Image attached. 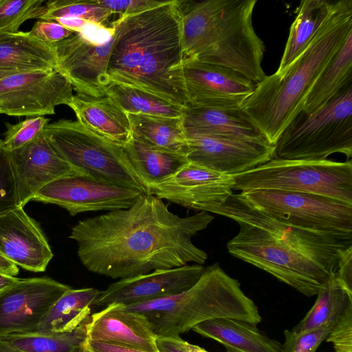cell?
I'll return each mask as SVG.
<instances>
[{
	"instance_id": "6da1fadb",
	"label": "cell",
	"mask_w": 352,
	"mask_h": 352,
	"mask_svg": "<svg viewBox=\"0 0 352 352\" xmlns=\"http://www.w3.org/2000/svg\"><path fill=\"white\" fill-rule=\"evenodd\" d=\"M213 219L206 212L180 217L162 199L142 193L128 208L78 221L69 238L87 270L120 280L189 262L204 264L208 255L192 239Z\"/></svg>"
},
{
	"instance_id": "7a4b0ae2",
	"label": "cell",
	"mask_w": 352,
	"mask_h": 352,
	"mask_svg": "<svg viewBox=\"0 0 352 352\" xmlns=\"http://www.w3.org/2000/svg\"><path fill=\"white\" fill-rule=\"evenodd\" d=\"M109 24L115 28L107 69L111 83L138 88L185 107L178 1H166Z\"/></svg>"
},
{
	"instance_id": "3957f363",
	"label": "cell",
	"mask_w": 352,
	"mask_h": 352,
	"mask_svg": "<svg viewBox=\"0 0 352 352\" xmlns=\"http://www.w3.org/2000/svg\"><path fill=\"white\" fill-rule=\"evenodd\" d=\"M352 32V0H338L331 14L306 48L281 74L257 82L241 109L272 146L302 110L324 68Z\"/></svg>"
},
{
	"instance_id": "277c9868",
	"label": "cell",
	"mask_w": 352,
	"mask_h": 352,
	"mask_svg": "<svg viewBox=\"0 0 352 352\" xmlns=\"http://www.w3.org/2000/svg\"><path fill=\"white\" fill-rule=\"evenodd\" d=\"M256 0L178 1L184 60L195 59L237 71L257 83L265 46L252 22Z\"/></svg>"
},
{
	"instance_id": "5b68a950",
	"label": "cell",
	"mask_w": 352,
	"mask_h": 352,
	"mask_svg": "<svg viewBox=\"0 0 352 352\" xmlns=\"http://www.w3.org/2000/svg\"><path fill=\"white\" fill-rule=\"evenodd\" d=\"M120 307L144 315L157 337L180 336L216 318L237 319L255 325L261 321L254 301L218 263L206 267L197 283L181 293Z\"/></svg>"
},
{
	"instance_id": "8992f818",
	"label": "cell",
	"mask_w": 352,
	"mask_h": 352,
	"mask_svg": "<svg viewBox=\"0 0 352 352\" xmlns=\"http://www.w3.org/2000/svg\"><path fill=\"white\" fill-rule=\"evenodd\" d=\"M43 133L58 155L76 173L97 182L147 194L123 146L77 120L48 123Z\"/></svg>"
},
{
	"instance_id": "52a82bcc",
	"label": "cell",
	"mask_w": 352,
	"mask_h": 352,
	"mask_svg": "<svg viewBox=\"0 0 352 352\" xmlns=\"http://www.w3.org/2000/svg\"><path fill=\"white\" fill-rule=\"evenodd\" d=\"M337 153L352 156V83L318 110L301 111L280 136L274 157L322 160Z\"/></svg>"
},
{
	"instance_id": "ba28073f",
	"label": "cell",
	"mask_w": 352,
	"mask_h": 352,
	"mask_svg": "<svg viewBox=\"0 0 352 352\" xmlns=\"http://www.w3.org/2000/svg\"><path fill=\"white\" fill-rule=\"evenodd\" d=\"M236 235L227 243L228 252L274 276L311 297L324 288L333 272L292 245L241 220Z\"/></svg>"
},
{
	"instance_id": "9c48e42d",
	"label": "cell",
	"mask_w": 352,
	"mask_h": 352,
	"mask_svg": "<svg viewBox=\"0 0 352 352\" xmlns=\"http://www.w3.org/2000/svg\"><path fill=\"white\" fill-rule=\"evenodd\" d=\"M233 190H279L312 193L352 204V162L272 158L233 176Z\"/></svg>"
},
{
	"instance_id": "30bf717a",
	"label": "cell",
	"mask_w": 352,
	"mask_h": 352,
	"mask_svg": "<svg viewBox=\"0 0 352 352\" xmlns=\"http://www.w3.org/2000/svg\"><path fill=\"white\" fill-rule=\"evenodd\" d=\"M239 194L256 210L287 225L331 234H352V204L327 196L287 190Z\"/></svg>"
},
{
	"instance_id": "8fae6325",
	"label": "cell",
	"mask_w": 352,
	"mask_h": 352,
	"mask_svg": "<svg viewBox=\"0 0 352 352\" xmlns=\"http://www.w3.org/2000/svg\"><path fill=\"white\" fill-rule=\"evenodd\" d=\"M114 37L112 25L89 21L80 32L54 43L57 71L77 94L106 95L111 84L107 69Z\"/></svg>"
},
{
	"instance_id": "7c38bea8",
	"label": "cell",
	"mask_w": 352,
	"mask_h": 352,
	"mask_svg": "<svg viewBox=\"0 0 352 352\" xmlns=\"http://www.w3.org/2000/svg\"><path fill=\"white\" fill-rule=\"evenodd\" d=\"M212 212L234 221L241 220L263 229L333 272H336L340 253L352 247V234H331L279 222L254 209L239 193H232L224 204Z\"/></svg>"
},
{
	"instance_id": "4fadbf2b",
	"label": "cell",
	"mask_w": 352,
	"mask_h": 352,
	"mask_svg": "<svg viewBox=\"0 0 352 352\" xmlns=\"http://www.w3.org/2000/svg\"><path fill=\"white\" fill-rule=\"evenodd\" d=\"M73 90L57 70L11 74L0 78V114L28 118L54 114L56 107L68 106Z\"/></svg>"
},
{
	"instance_id": "5bb4252c",
	"label": "cell",
	"mask_w": 352,
	"mask_h": 352,
	"mask_svg": "<svg viewBox=\"0 0 352 352\" xmlns=\"http://www.w3.org/2000/svg\"><path fill=\"white\" fill-rule=\"evenodd\" d=\"M186 106L239 109L256 83L240 72L195 59L183 61Z\"/></svg>"
},
{
	"instance_id": "9a60e30c",
	"label": "cell",
	"mask_w": 352,
	"mask_h": 352,
	"mask_svg": "<svg viewBox=\"0 0 352 352\" xmlns=\"http://www.w3.org/2000/svg\"><path fill=\"white\" fill-rule=\"evenodd\" d=\"M142 193L74 173L48 183L32 200L56 204L74 216L85 212L126 209Z\"/></svg>"
},
{
	"instance_id": "2e32d148",
	"label": "cell",
	"mask_w": 352,
	"mask_h": 352,
	"mask_svg": "<svg viewBox=\"0 0 352 352\" xmlns=\"http://www.w3.org/2000/svg\"><path fill=\"white\" fill-rule=\"evenodd\" d=\"M69 286L52 278L19 279L0 292V338L36 331Z\"/></svg>"
},
{
	"instance_id": "e0dca14e",
	"label": "cell",
	"mask_w": 352,
	"mask_h": 352,
	"mask_svg": "<svg viewBox=\"0 0 352 352\" xmlns=\"http://www.w3.org/2000/svg\"><path fill=\"white\" fill-rule=\"evenodd\" d=\"M234 179L188 162L170 177L148 188V194L184 208L212 212L233 193Z\"/></svg>"
},
{
	"instance_id": "ac0fdd59",
	"label": "cell",
	"mask_w": 352,
	"mask_h": 352,
	"mask_svg": "<svg viewBox=\"0 0 352 352\" xmlns=\"http://www.w3.org/2000/svg\"><path fill=\"white\" fill-rule=\"evenodd\" d=\"M188 162L234 176L274 157L275 146L265 138L186 137Z\"/></svg>"
},
{
	"instance_id": "d6986e66",
	"label": "cell",
	"mask_w": 352,
	"mask_h": 352,
	"mask_svg": "<svg viewBox=\"0 0 352 352\" xmlns=\"http://www.w3.org/2000/svg\"><path fill=\"white\" fill-rule=\"evenodd\" d=\"M204 269L186 265L120 279L101 291L95 306H126L181 293L197 283Z\"/></svg>"
},
{
	"instance_id": "ffe728a7",
	"label": "cell",
	"mask_w": 352,
	"mask_h": 352,
	"mask_svg": "<svg viewBox=\"0 0 352 352\" xmlns=\"http://www.w3.org/2000/svg\"><path fill=\"white\" fill-rule=\"evenodd\" d=\"M9 155L22 207L48 183L76 173L55 152L43 131L25 146L9 152Z\"/></svg>"
},
{
	"instance_id": "44dd1931",
	"label": "cell",
	"mask_w": 352,
	"mask_h": 352,
	"mask_svg": "<svg viewBox=\"0 0 352 352\" xmlns=\"http://www.w3.org/2000/svg\"><path fill=\"white\" fill-rule=\"evenodd\" d=\"M0 254L34 272H44L53 257L42 231L22 206L0 217Z\"/></svg>"
},
{
	"instance_id": "7402d4cb",
	"label": "cell",
	"mask_w": 352,
	"mask_h": 352,
	"mask_svg": "<svg viewBox=\"0 0 352 352\" xmlns=\"http://www.w3.org/2000/svg\"><path fill=\"white\" fill-rule=\"evenodd\" d=\"M86 339L147 352H158L156 339L146 318L111 305L91 314L85 322Z\"/></svg>"
},
{
	"instance_id": "603a6c76",
	"label": "cell",
	"mask_w": 352,
	"mask_h": 352,
	"mask_svg": "<svg viewBox=\"0 0 352 352\" xmlns=\"http://www.w3.org/2000/svg\"><path fill=\"white\" fill-rule=\"evenodd\" d=\"M182 118L186 137L204 135L240 139L265 138L241 109L185 106Z\"/></svg>"
},
{
	"instance_id": "cb8c5ba5",
	"label": "cell",
	"mask_w": 352,
	"mask_h": 352,
	"mask_svg": "<svg viewBox=\"0 0 352 352\" xmlns=\"http://www.w3.org/2000/svg\"><path fill=\"white\" fill-rule=\"evenodd\" d=\"M68 106L77 121L114 143L124 147L132 139L127 113L107 95L94 97L77 94Z\"/></svg>"
},
{
	"instance_id": "d4e9b609",
	"label": "cell",
	"mask_w": 352,
	"mask_h": 352,
	"mask_svg": "<svg viewBox=\"0 0 352 352\" xmlns=\"http://www.w3.org/2000/svg\"><path fill=\"white\" fill-rule=\"evenodd\" d=\"M235 352H282V344L262 333L256 325L232 318L204 321L192 329Z\"/></svg>"
},
{
	"instance_id": "484cf974",
	"label": "cell",
	"mask_w": 352,
	"mask_h": 352,
	"mask_svg": "<svg viewBox=\"0 0 352 352\" xmlns=\"http://www.w3.org/2000/svg\"><path fill=\"white\" fill-rule=\"evenodd\" d=\"M54 43L42 41L30 32L19 31L0 42V70L17 73L57 70Z\"/></svg>"
},
{
	"instance_id": "4316f807",
	"label": "cell",
	"mask_w": 352,
	"mask_h": 352,
	"mask_svg": "<svg viewBox=\"0 0 352 352\" xmlns=\"http://www.w3.org/2000/svg\"><path fill=\"white\" fill-rule=\"evenodd\" d=\"M337 1L303 0L297 8L276 74H281L306 48L333 11Z\"/></svg>"
},
{
	"instance_id": "83f0119b",
	"label": "cell",
	"mask_w": 352,
	"mask_h": 352,
	"mask_svg": "<svg viewBox=\"0 0 352 352\" xmlns=\"http://www.w3.org/2000/svg\"><path fill=\"white\" fill-rule=\"evenodd\" d=\"M100 292L94 287H70L52 306L36 331L63 333L75 330L89 318Z\"/></svg>"
},
{
	"instance_id": "f1b7e54d",
	"label": "cell",
	"mask_w": 352,
	"mask_h": 352,
	"mask_svg": "<svg viewBox=\"0 0 352 352\" xmlns=\"http://www.w3.org/2000/svg\"><path fill=\"white\" fill-rule=\"evenodd\" d=\"M352 83V32L331 58L311 86L302 111L311 113Z\"/></svg>"
},
{
	"instance_id": "f546056e",
	"label": "cell",
	"mask_w": 352,
	"mask_h": 352,
	"mask_svg": "<svg viewBox=\"0 0 352 352\" xmlns=\"http://www.w3.org/2000/svg\"><path fill=\"white\" fill-rule=\"evenodd\" d=\"M132 138L151 147L186 156V136L182 118L127 113Z\"/></svg>"
},
{
	"instance_id": "4dcf8cb0",
	"label": "cell",
	"mask_w": 352,
	"mask_h": 352,
	"mask_svg": "<svg viewBox=\"0 0 352 352\" xmlns=\"http://www.w3.org/2000/svg\"><path fill=\"white\" fill-rule=\"evenodd\" d=\"M124 148L146 189L170 177L188 161L186 156L151 147L131 139Z\"/></svg>"
},
{
	"instance_id": "1f68e13d",
	"label": "cell",
	"mask_w": 352,
	"mask_h": 352,
	"mask_svg": "<svg viewBox=\"0 0 352 352\" xmlns=\"http://www.w3.org/2000/svg\"><path fill=\"white\" fill-rule=\"evenodd\" d=\"M86 321L70 332L34 331L9 335L0 338L19 352H80L86 339Z\"/></svg>"
},
{
	"instance_id": "d6a6232c",
	"label": "cell",
	"mask_w": 352,
	"mask_h": 352,
	"mask_svg": "<svg viewBox=\"0 0 352 352\" xmlns=\"http://www.w3.org/2000/svg\"><path fill=\"white\" fill-rule=\"evenodd\" d=\"M127 113L180 118L184 107L148 91L116 83H111L107 94Z\"/></svg>"
},
{
	"instance_id": "836d02e7",
	"label": "cell",
	"mask_w": 352,
	"mask_h": 352,
	"mask_svg": "<svg viewBox=\"0 0 352 352\" xmlns=\"http://www.w3.org/2000/svg\"><path fill=\"white\" fill-rule=\"evenodd\" d=\"M317 298L303 319L292 331L302 333L323 325L336 323L347 306L352 302L350 296L337 282L335 276L317 294Z\"/></svg>"
},
{
	"instance_id": "e575fe53",
	"label": "cell",
	"mask_w": 352,
	"mask_h": 352,
	"mask_svg": "<svg viewBox=\"0 0 352 352\" xmlns=\"http://www.w3.org/2000/svg\"><path fill=\"white\" fill-rule=\"evenodd\" d=\"M113 14L108 8L98 3L96 0H54L42 6L38 19L53 21L56 18L72 17L106 25Z\"/></svg>"
},
{
	"instance_id": "d590c367",
	"label": "cell",
	"mask_w": 352,
	"mask_h": 352,
	"mask_svg": "<svg viewBox=\"0 0 352 352\" xmlns=\"http://www.w3.org/2000/svg\"><path fill=\"white\" fill-rule=\"evenodd\" d=\"M43 0H0V32L14 34L28 19L39 18Z\"/></svg>"
},
{
	"instance_id": "8d00e7d4",
	"label": "cell",
	"mask_w": 352,
	"mask_h": 352,
	"mask_svg": "<svg viewBox=\"0 0 352 352\" xmlns=\"http://www.w3.org/2000/svg\"><path fill=\"white\" fill-rule=\"evenodd\" d=\"M48 122V118L37 116L28 118L14 124L6 123L3 140L4 148L10 152L25 146L38 136Z\"/></svg>"
},
{
	"instance_id": "74e56055",
	"label": "cell",
	"mask_w": 352,
	"mask_h": 352,
	"mask_svg": "<svg viewBox=\"0 0 352 352\" xmlns=\"http://www.w3.org/2000/svg\"><path fill=\"white\" fill-rule=\"evenodd\" d=\"M20 206L9 152L0 139V217Z\"/></svg>"
},
{
	"instance_id": "f35d334b",
	"label": "cell",
	"mask_w": 352,
	"mask_h": 352,
	"mask_svg": "<svg viewBox=\"0 0 352 352\" xmlns=\"http://www.w3.org/2000/svg\"><path fill=\"white\" fill-rule=\"evenodd\" d=\"M334 324H327L302 333L285 330L282 352H316L322 341L327 339Z\"/></svg>"
},
{
	"instance_id": "ab89813d",
	"label": "cell",
	"mask_w": 352,
	"mask_h": 352,
	"mask_svg": "<svg viewBox=\"0 0 352 352\" xmlns=\"http://www.w3.org/2000/svg\"><path fill=\"white\" fill-rule=\"evenodd\" d=\"M326 340L333 344L336 352H352V302L337 319Z\"/></svg>"
},
{
	"instance_id": "60d3db41",
	"label": "cell",
	"mask_w": 352,
	"mask_h": 352,
	"mask_svg": "<svg viewBox=\"0 0 352 352\" xmlns=\"http://www.w3.org/2000/svg\"><path fill=\"white\" fill-rule=\"evenodd\" d=\"M98 3L110 10L119 16H131L144 12L164 3L166 1L155 0H96Z\"/></svg>"
},
{
	"instance_id": "b9f144b4",
	"label": "cell",
	"mask_w": 352,
	"mask_h": 352,
	"mask_svg": "<svg viewBox=\"0 0 352 352\" xmlns=\"http://www.w3.org/2000/svg\"><path fill=\"white\" fill-rule=\"evenodd\" d=\"M30 33L39 40L48 43H56L76 33L55 21H38Z\"/></svg>"
},
{
	"instance_id": "7bdbcfd3",
	"label": "cell",
	"mask_w": 352,
	"mask_h": 352,
	"mask_svg": "<svg viewBox=\"0 0 352 352\" xmlns=\"http://www.w3.org/2000/svg\"><path fill=\"white\" fill-rule=\"evenodd\" d=\"M336 279L338 283L352 296V247L340 253L338 258Z\"/></svg>"
},
{
	"instance_id": "ee69618b",
	"label": "cell",
	"mask_w": 352,
	"mask_h": 352,
	"mask_svg": "<svg viewBox=\"0 0 352 352\" xmlns=\"http://www.w3.org/2000/svg\"><path fill=\"white\" fill-rule=\"evenodd\" d=\"M156 345L158 352H208L184 340L179 336L157 337Z\"/></svg>"
},
{
	"instance_id": "f6af8a7d",
	"label": "cell",
	"mask_w": 352,
	"mask_h": 352,
	"mask_svg": "<svg viewBox=\"0 0 352 352\" xmlns=\"http://www.w3.org/2000/svg\"><path fill=\"white\" fill-rule=\"evenodd\" d=\"M83 346L90 352H147L133 348L85 339Z\"/></svg>"
},
{
	"instance_id": "bcb514c9",
	"label": "cell",
	"mask_w": 352,
	"mask_h": 352,
	"mask_svg": "<svg viewBox=\"0 0 352 352\" xmlns=\"http://www.w3.org/2000/svg\"><path fill=\"white\" fill-rule=\"evenodd\" d=\"M53 21L59 23L65 28L74 32H80L89 22L82 19L72 17L56 18Z\"/></svg>"
},
{
	"instance_id": "7dc6e473",
	"label": "cell",
	"mask_w": 352,
	"mask_h": 352,
	"mask_svg": "<svg viewBox=\"0 0 352 352\" xmlns=\"http://www.w3.org/2000/svg\"><path fill=\"white\" fill-rule=\"evenodd\" d=\"M0 273L15 276L19 273V267L14 263L0 254Z\"/></svg>"
},
{
	"instance_id": "c3c4849f",
	"label": "cell",
	"mask_w": 352,
	"mask_h": 352,
	"mask_svg": "<svg viewBox=\"0 0 352 352\" xmlns=\"http://www.w3.org/2000/svg\"><path fill=\"white\" fill-rule=\"evenodd\" d=\"M19 278L0 273V292L16 283Z\"/></svg>"
},
{
	"instance_id": "681fc988",
	"label": "cell",
	"mask_w": 352,
	"mask_h": 352,
	"mask_svg": "<svg viewBox=\"0 0 352 352\" xmlns=\"http://www.w3.org/2000/svg\"><path fill=\"white\" fill-rule=\"evenodd\" d=\"M0 352H19L8 342L0 338Z\"/></svg>"
},
{
	"instance_id": "f907efd6",
	"label": "cell",
	"mask_w": 352,
	"mask_h": 352,
	"mask_svg": "<svg viewBox=\"0 0 352 352\" xmlns=\"http://www.w3.org/2000/svg\"><path fill=\"white\" fill-rule=\"evenodd\" d=\"M18 32L14 33V34H10V33L0 32V42L10 38L11 37L15 36Z\"/></svg>"
},
{
	"instance_id": "816d5d0a",
	"label": "cell",
	"mask_w": 352,
	"mask_h": 352,
	"mask_svg": "<svg viewBox=\"0 0 352 352\" xmlns=\"http://www.w3.org/2000/svg\"><path fill=\"white\" fill-rule=\"evenodd\" d=\"M17 72L12 71H6V70H0V78H2L5 76H8L11 74H16Z\"/></svg>"
},
{
	"instance_id": "f5cc1de1",
	"label": "cell",
	"mask_w": 352,
	"mask_h": 352,
	"mask_svg": "<svg viewBox=\"0 0 352 352\" xmlns=\"http://www.w3.org/2000/svg\"><path fill=\"white\" fill-rule=\"evenodd\" d=\"M80 352H90L88 349H87L82 344Z\"/></svg>"
},
{
	"instance_id": "db71d44e",
	"label": "cell",
	"mask_w": 352,
	"mask_h": 352,
	"mask_svg": "<svg viewBox=\"0 0 352 352\" xmlns=\"http://www.w3.org/2000/svg\"><path fill=\"white\" fill-rule=\"evenodd\" d=\"M226 352H235V351H230V350H227Z\"/></svg>"
}]
</instances>
